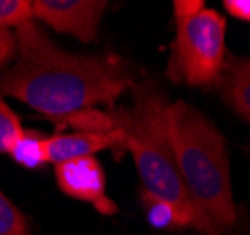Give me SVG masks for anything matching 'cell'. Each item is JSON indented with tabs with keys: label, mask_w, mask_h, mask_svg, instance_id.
Returning a JSON list of instances; mask_svg holds the SVG:
<instances>
[{
	"label": "cell",
	"mask_w": 250,
	"mask_h": 235,
	"mask_svg": "<svg viewBox=\"0 0 250 235\" xmlns=\"http://www.w3.org/2000/svg\"><path fill=\"white\" fill-rule=\"evenodd\" d=\"M17 57L0 74V98L12 96L57 124L66 117L107 106L136 85V70L115 53L72 55L30 21L15 32Z\"/></svg>",
	"instance_id": "1"
},
{
	"label": "cell",
	"mask_w": 250,
	"mask_h": 235,
	"mask_svg": "<svg viewBox=\"0 0 250 235\" xmlns=\"http://www.w3.org/2000/svg\"><path fill=\"white\" fill-rule=\"evenodd\" d=\"M47 137L38 130H23L19 139L10 149V156L15 164L26 170H40L47 162Z\"/></svg>",
	"instance_id": "9"
},
{
	"label": "cell",
	"mask_w": 250,
	"mask_h": 235,
	"mask_svg": "<svg viewBox=\"0 0 250 235\" xmlns=\"http://www.w3.org/2000/svg\"><path fill=\"white\" fill-rule=\"evenodd\" d=\"M17 57V40L12 30L0 28V72H6L8 66Z\"/></svg>",
	"instance_id": "14"
},
{
	"label": "cell",
	"mask_w": 250,
	"mask_h": 235,
	"mask_svg": "<svg viewBox=\"0 0 250 235\" xmlns=\"http://www.w3.org/2000/svg\"><path fill=\"white\" fill-rule=\"evenodd\" d=\"M26 216L0 192V235H28Z\"/></svg>",
	"instance_id": "12"
},
{
	"label": "cell",
	"mask_w": 250,
	"mask_h": 235,
	"mask_svg": "<svg viewBox=\"0 0 250 235\" xmlns=\"http://www.w3.org/2000/svg\"><path fill=\"white\" fill-rule=\"evenodd\" d=\"M23 130L25 128L21 126L19 117L10 109L4 98H0V154L10 152L13 143L23 134Z\"/></svg>",
	"instance_id": "13"
},
{
	"label": "cell",
	"mask_w": 250,
	"mask_h": 235,
	"mask_svg": "<svg viewBox=\"0 0 250 235\" xmlns=\"http://www.w3.org/2000/svg\"><path fill=\"white\" fill-rule=\"evenodd\" d=\"M34 19L32 2L28 0H0V28L10 30L19 28Z\"/></svg>",
	"instance_id": "11"
},
{
	"label": "cell",
	"mask_w": 250,
	"mask_h": 235,
	"mask_svg": "<svg viewBox=\"0 0 250 235\" xmlns=\"http://www.w3.org/2000/svg\"><path fill=\"white\" fill-rule=\"evenodd\" d=\"M123 132L117 130L111 134H88V132H74V134H57L47 137V162L59 166L62 162L94 156L104 149L123 147Z\"/></svg>",
	"instance_id": "7"
},
{
	"label": "cell",
	"mask_w": 250,
	"mask_h": 235,
	"mask_svg": "<svg viewBox=\"0 0 250 235\" xmlns=\"http://www.w3.org/2000/svg\"><path fill=\"white\" fill-rule=\"evenodd\" d=\"M224 8L229 15L250 23V0H224Z\"/></svg>",
	"instance_id": "16"
},
{
	"label": "cell",
	"mask_w": 250,
	"mask_h": 235,
	"mask_svg": "<svg viewBox=\"0 0 250 235\" xmlns=\"http://www.w3.org/2000/svg\"><path fill=\"white\" fill-rule=\"evenodd\" d=\"M167 106V96L156 81L136 83L132 87V106L111 109L125 137L123 147L132 152L145 192L171 203L185 216L188 228L198 234L226 235L198 209L179 175L166 124Z\"/></svg>",
	"instance_id": "2"
},
{
	"label": "cell",
	"mask_w": 250,
	"mask_h": 235,
	"mask_svg": "<svg viewBox=\"0 0 250 235\" xmlns=\"http://www.w3.org/2000/svg\"><path fill=\"white\" fill-rule=\"evenodd\" d=\"M141 205H143V211H145V216H147L149 224L156 230L173 232V230L188 228L185 216L171 203L156 198V196H152L145 190H141Z\"/></svg>",
	"instance_id": "10"
},
{
	"label": "cell",
	"mask_w": 250,
	"mask_h": 235,
	"mask_svg": "<svg viewBox=\"0 0 250 235\" xmlns=\"http://www.w3.org/2000/svg\"><path fill=\"white\" fill-rule=\"evenodd\" d=\"M57 185L66 196L90 203L104 216H113L117 205L105 192V173L94 156L75 158L55 166Z\"/></svg>",
	"instance_id": "6"
},
{
	"label": "cell",
	"mask_w": 250,
	"mask_h": 235,
	"mask_svg": "<svg viewBox=\"0 0 250 235\" xmlns=\"http://www.w3.org/2000/svg\"><path fill=\"white\" fill-rule=\"evenodd\" d=\"M105 6L107 2L98 0H36L32 2V12L34 19L51 28L90 43L96 40Z\"/></svg>",
	"instance_id": "5"
},
{
	"label": "cell",
	"mask_w": 250,
	"mask_h": 235,
	"mask_svg": "<svg viewBox=\"0 0 250 235\" xmlns=\"http://www.w3.org/2000/svg\"><path fill=\"white\" fill-rule=\"evenodd\" d=\"M214 85L226 104L250 121V57H228Z\"/></svg>",
	"instance_id": "8"
},
{
	"label": "cell",
	"mask_w": 250,
	"mask_h": 235,
	"mask_svg": "<svg viewBox=\"0 0 250 235\" xmlns=\"http://www.w3.org/2000/svg\"><path fill=\"white\" fill-rule=\"evenodd\" d=\"M166 124L177 170L192 201L220 232L229 235L237 222V209L224 137L203 113L187 102L167 106Z\"/></svg>",
	"instance_id": "3"
},
{
	"label": "cell",
	"mask_w": 250,
	"mask_h": 235,
	"mask_svg": "<svg viewBox=\"0 0 250 235\" xmlns=\"http://www.w3.org/2000/svg\"><path fill=\"white\" fill-rule=\"evenodd\" d=\"M226 21L214 10L177 21V38L167 64V77L190 87L216 83L226 62Z\"/></svg>",
	"instance_id": "4"
},
{
	"label": "cell",
	"mask_w": 250,
	"mask_h": 235,
	"mask_svg": "<svg viewBox=\"0 0 250 235\" xmlns=\"http://www.w3.org/2000/svg\"><path fill=\"white\" fill-rule=\"evenodd\" d=\"M203 8H205L203 0H177L173 2V13H175L177 21L188 19V17L200 13Z\"/></svg>",
	"instance_id": "15"
}]
</instances>
